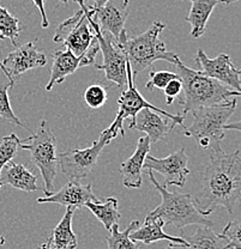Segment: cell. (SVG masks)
Returning <instances> with one entry per match:
<instances>
[{"label": "cell", "instance_id": "83f0119b", "mask_svg": "<svg viewBox=\"0 0 241 249\" xmlns=\"http://www.w3.org/2000/svg\"><path fill=\"white\" fill-rule=\"evenodd\" d=\"M20 142H22V140L18 138L15 133L2 137L0 139V175H1L2 169L10 162H12L14 157H16Z\"/></svg>", "mask_w": 241, "mask_h": 249}, {"label": "cell", "instance_id": "ffe728a7", "mask_svg": "<svg viewBox=\"0 0 241 249\" xmlns=\"http://www.w3.org/2000/svg\"><path fill=\"white\" fill-rule=\"evenodd\" d=\"M80 67V56L74 55L70 49H60L53 54V65L51 78L46 85V90L51 91L56 84H61L67 76L74 73Z\"/></svg>", "mask_w": 241, "mask_h": 249}, {"label": "cell", "instance_id": "8992f818", "mask_svg": "<svg viewBox=\"0 0 241 249\" xmlns=\"http://www.w3.org/2000/svg\"><path fill=\"white\" fill-rule=\"evenodd\" d=\"M19 147L30 152L33 163L38 168L45 182V196H51L53 193L54 178L56 176L58 152L56 139L47 121H41L37 132L22 140Z\"/></svg>", "mask_w": 241, "mask_h": 249}, {"label": "cell", "instance_id": "d6a6232c", "mask_svg": "<svg viewBox=\"0 0 241 249\" xmlns=\"http://www.w3.org/2000/svg\"><path fill=\"white\" fill-rule=\"evenodd\" d=\"M34 5L37 7V10L40 11L41 14V25H42L43 29H47L49 27V22H48V18H47V14H46V10H45V0H33Z\"/></svg>", "mask_w": 241, "mask_h": 249}, {"label": "cell", "instance_id": "cb8c5ba5", "mask_svg": "<svg viewBox=\"0 0 241 249\" xmlns=\"http://www.w3.org/2000/svg\"><path fill=\"white\" fill-rule=\"evenodd\" d=\"M85 207L92 211V213L100 220L106 228V230L111 231L114 225L119 224L120 220V212L118 210V199L108 198L98 202L89 201L85 204Z\"/></svg>", "mask_w": 241, "mask_h": 249}, {"label": "cell", "instance_id": "9c48e42d", "mask_svg": "<svg viewBox=\"0 0 241 249\" xmlns=\"http://www.w3.org/2000/svg\"><path fill=\"white\" fill-rule=\"evenodd\" d=\"M114 138L106 128L101 132L96 142L87 149H71L58 155V164L66 176L72 180H80L85 178L97 164L101 151Z\"/></svg>", "mask_w": 241, "mask_h": 249}, {"label": "cell", "instance_id": "603a6c76", "mask_svg": "<svg viewBox=\"0 0 241 249\" xmlns=\"http://www.w3.org/2000/svg\"><path fill=\"white\" fill-rule=\"evenodd\" d=\"M181 237L187 242V248L185 249H225L227 247V241L221 235L215 233L210 227L203 225H199L193 235L183 233Z\"/></svg>", "mask_w": 241, "mask_h": 249}, {"label": "cell", "instance_id": "d590c367", "mask_svg": "<svg viewBox=\"0 0 241 249\" xmlns=\"http://www.w3.org/2000/svg\"><path fill=\"white\" fill-rule=\"evenodd\" d=\"M0 40H2V37H1V36H0ZM0 70H1V71H2V73L5 74V77H6L7 79L10 80V82H12V80L10 79V78H9V73H7L6 69H5V67H4V65H2V61H1V60H0ZM12 83H14V82H12ZM14 84H15V83H14Z\"/></svg>", "mask_w": 241, "mask_h": 249}, {"label": "cell", "instance_id": "6da1fadb", "mask_svg": "<svg viewBox=\"0 0 241 249\" xmlns=\"http://www.w3.org/2000/svg\"><path fill=\"white\" fill-rule=\"evenodd\" d=\"M241 200L240 150L232 154L210 152L203 183L194 196V205L203 216H209L219 206L233 214L237 202Z\"/></svg>", "mask_w": 241, "mask_h": 249}, {"label": "cell", "instance_id": "f546056e", "mask_svg": "<svg viewBox=\"0 0 241 249\" xmlns=\"http://www.w3.org/2000/svg\"><path fill=\"white\" fill-rule=\"evenodd\" d=\"M84 101L88 107L92 109L101 108L107 101V91L106 88L101 84H92L85 89Z\"/></svg>", "mask_w": 241, "mask_h": 249}, {"label": "cell", "instance_id": "7a4b0ae2", "mask_svg": "<svg viewBox=\"0 0 241 249\" xmlns=\"http://www.w3.org/2000/svg\"><path fill=\"white\" fill-rule=\"evenodd\" d=\"M166 28L165 23L155 20L150 28L143 34L137 36H129L126 30L121 33L116 46L120 48L131 67L133 79L151 66L155 61L163 60L175 65L180 61L177 54L168 52L163 41L160 40V34Z\"/></svg>", "mask_w": 241, "mask_h": 249}, {"label": "cell", "instance_id": "5b68a950", "mask_svg": "<svg viewBox=\"0 0 241 249\" xmlns=\"http://www.w3.org/2000/svg\"><path fill=\"white\" fill-rule=\"evenodd\" d=\"M237 108V98L221 105L202 107L192 111L193 123L185 128L186 137L197 140L199 147L210 152L222 151L221 142L224 139V124Z\"/></svg>", "mask_w": 241, "mask_h": 249}, {"label": "cell", "instance_id": "2e32d148", "mask_svg": "<svg viewBox=\"0 0 241 249\" xmlns=\"http://www.w3.org/2000/svg\"><path fill=\"white\" fill-rule=\"evenodd\" d=\"M174 121L168 118H163L161 114L145 108L137 114L133 124H130V129H138V131L147 133V137L150 139V142H156L159 140L165 139L167 134L174 128Z\"/></svg>", "mask_w": 241, "mask_h": 249}, {"label": "cell", "instance_id": "1f68e13d", "mask_svg": "<svg viewBox=\"0 0 241 249\" xmlns=\"http://www.w3.org/2000/svg\"><path fill=\"white\" fill-rule=\"evenodd\" d=\"M181 90H183V83H181L180 78L178 77L175 78V79L170 80V82L168 83L167 87L163 89L166 96V103H167L168 106H172L175 98L179 96V93L181 92Z\"/></svg>", "mask_w": 241, "mask_h": 249}, {"label": "cell", "instance_id": "b9f144b4", "mask_svg": "<svg viewBox=\"0 0 241 249\" xmlns=\"http://www.w3.org/2000/svg\"><path fill=\"white\" fill-rule=\"evenodd\" d=\"M239 74L241 76V70H239Z\"/></svg>", "mask_w": 241, "mask_h": 249}, {"label": "cell", "instance_id": "836d02e7", "mask_svg": "<svg viewBox=\"0 0 241 249\" xmlns=\"http://www.w3.org/2000/svg\"><path fill=\"white\" fill-rule=\"evenodd\" d=\"M228 129V131H239L241 132V120L235 121V123H230L224 124V131Z\"/></svg>", "mask_w": 241, "mask_h": 249}, {"label": "cell", "instance_id": "d6986e66", "mask_svg": "<svg viewBox=\"0 0 241 249\" xmlns=\"http://www.w3.org/2000/svg\"><path fill=\"white\" fill-rule=\"evenodd\" d=\"M36 181L37 178L27 167L19 163L10 162L2 169L0 175V188L5 185H9L19 191L32 193L38 189Z\"/></svg>", "mask_w": 241, "mask_h": 249}, {"label": "cell", "instance_id": "4316f807", "mask_svg": "<svg viewBox=\"0 0 241 249\" xmlns=\"http://www.w3.org/2000/svg\"><path fill=\"white\" fill-rule=\"evenodd\" d=\"M12 85H14V83L10 82L9 79H2L1 76H0V118L15 124L16 126L22 127V128L27 129V131H30V129L28 128V127H25L24 124H22V121L15 115L14 110H12L11 108V103H10L9 98V89L12 88Z\"/></svg>", "mask_w": 241, "mask_h": 249}, {"label": "cell", "instance_id": "44dd1931", "mask_svg": "<svg viewBox=\"0 0 241 249\" xmlns=\"http://www.w3.org/2000/svg\"><path fill=\"white\" fill-rule=\"evenodd\" d=\"M219 2L221 0H191V10L186 17V22L191 24L190 35L193 38H199L204 35L210 16Z\"/></svg>", "mask_w": 241, "mask_h": 249}, {"label": "cell", "instance_id": "8d00e7d4", "mask_svg": "<svg viewBox=\"0 0 241 249\" xmlns=\"http://www.w3.org/2000/svg\"><path fill=\"white\" fill-rule=\"evenodd\" d=\"M38 249H56V248H54L53 246H52L51 243H49V241L47 240V242H45V243H43V245L41 246V247L38 248Z\"/></svg>", "mask_w": 241, "mask_h": 249}, {"label": "cell", "instance_id": "f35d334b", "mask_svg": "<svg viewBox=\"0 0 241 249\" xmlns=\"http://www.w3.org/2000/svg\"><path fill=\"white\" fill-rule=\"evenodd\" d=\"M4 243H5V238H4V236L0 235V247H1V246L4 245Z\"/></svg>", "mask_w": 241, "mask_h": 249}, {"label": "cell", "instance_id": "30bf717a", "mask_svg": "<svg viewBox=\"0 0 241 249\" xmlns=\"http://www.w3.org/2000/svg\"><path fill=\"white\" fill-rule=\"evenodd\" d=\"M79 7L76 14L65 19L56 28L53 36L54 42L64 43L66 48L78 58L97 42L84 9L80 5Z\"/></svg>", "mask_w": 241, "mask_h": 249}, {"label": "cell", "instance_id": "ac0fdd59", "mask_svg": "<svg viewBox=\"0 0 241 249\" xmlns=\"http://www.w3.org/2000/svg\"><path fill=\"white\" fill-rule=\"evenodd\" d=\"M163 225H165V223L159 219V218H156V219L144 220V224L142 227L131 231L130 238L133 242H142L144 245H150V243L165 240L168 241L169 243L178 245L179 247L187 248V242L181 236H173L165 232Z\"/></svg>", "mask_w": 241, "mask_h": 249}, {"label": "cell", "instance_id": "7c38bea8", "mask_svg": "<svg viewBox=\"0 0 241 249\" xmlns=\"http://www.w3.org/2000/svg\"><path fill=\"white\" fill-rule=\"evenodd\" d=\"M90 17L96 23L101 33L107 34L118 42L121 33L125 30V23L129 16V0H110L98 9L88 6Z\"/></svg>", "mask_w": 241, "mask_h": 249}, {"label": "cell", "instance_id": "7402d4cb", "mask_svg": "<svg viewBox=\"0 0 241 249\" xmlns=\"http://www.w3.org/2000/svg\"><path fill=\"white\" fill-rule=\"evenodd\" d=\"M74 214V207H66V212H65L63 218L52 231L48 241L56 249H77V246H78L77 236L72 230Z\"/></svg>", "mask_w": 241, "mask_h": 249}, {"label": "cell", "instance_id": "d4e9b609", "mask_svg": "<svg viewBox=\"0 0 241 249\" xmlns=\"http://www.w3.org/2000/svg\"><path fill=\"white\" fill-rule=\"evenodd\" d=\"M139 220H132L124 231H119V224L114 225L107 237L108 249H139L137 242L130 238V233L139 228Z\"/></svg>", "mask_w": 241, "mask_h": 249}, {"label": "cell", "instance_id": "484cf974", "mask_svg": "<svg viewBox=\"0 0 241 249\" xmlns=\"http://www.w3.org/2000/svg\"><path fill=\"white\" fill-rule=\"evenodd\" d=\"M20 31L22 28L19 25V19L0 5V36L2 40L9 38L12 45L18 47V37Z\"/></svg>", "mask_w": 241, "mask_h": 249}, {"label": "cell", "instance_id": "52a82bcc", "mask_svg": "<svg viewBox=\"0 0 241 249\" xmlns=\"http://www.w3.org/2000/svg\"><path fill=\"white\" fill-rule=\"evenodd\" d=\"M126 72H128V88H126V90H124V91L121 92V96L118 100L119 110L118 113H116V118L114 119L112 124L107 128L108 132L113 136V138H115V137L118 136V133H120L121 136H124V134H125V132H124V127H123L124 121H125L128 118H131L132 119L131 124H133L137 114L145 108L151 109V110L156 111V113L161 114V115L173 120L177 124L184 126L185 116H184L183 114L178 113L175 114V115H173V114L162 110V109L159 107H155L154 105L148 102L143 96L139 93L138 90H137V88L134 87V79L133 77H132L131 67H130L129 62L128 65H126Z\"/></svg>", "mask_w": 241, "mask_h": 249}, {"label": "cell", "instance_id": "60d3db41", "mask_svg": "<svg viewBox=\"0 0 241 249\" xmlns=\"http://www.w3.org/2000/svg\"><path fill=\"white\" fill-rule=\"evenodd\" d=\"M60 2H63V4H66V5H67V2H69V0H60Z\"/></svg>", "mask_w": 241, "mask_h": 249}, {"label": "cell", "instance_id": "74e56055", "mask_svg": "<svg viewBox=\"0 0 241 249\" xmlns=\"http://www.w3.org/2000/svg\"><path fill=\"white\" fill-rule=\"evenodd\" d=\"M237 1H240V0H221V2H223L225 5H230L233 4V2H237Z\"/></svg>", "mask_w": 241, "mask_h": 249}, {"label": "cell", "instance_id": "f1b7e54d", "mask_svg": "<svg viewBox=\"0 0 241 249\" xmlns=\"http://www.w3.org/2000/svg\"><path fill=\"white\" fill-rule=\"evenodd\" d=\"M221 236L227 241L225 249H241V219L230 220L222 230Z\"/></svg>", "mask_w": 241, "mask_h": 249}, {"label": "cell", "instance_id": "e0dca14e", "mask_svg": "<svg viewBox=\"0 0 241 249\" xmlns=\"http://www.w3.org/2000/svg\"><path fill=\"white\" fill-rule=\"evenodd\" d=\"M151 142L147 136L141 137L137 142L133 155L121 163L120 173L123 178V185L126 188H139L142 186V173L145 158L149 155Z\"/></svg>", "mask_w": 241, "mask_h": 249}, {"label": "cell", "instance_id": "277c9868", "mask_svg": "<svg viewBox=\"0 0 241 249\" xmlns=\"http://www.w3.org/2000/svg\"><path fill=\"white\" fill-rule=\"evenodd\" d=\"M148 175H149L150 182L154 185L162 196V202L148 214L145 220L159 218L165 224H172L177 229H183L186 225L192 224L210 228L214 227V222L198 211L191 194L168 192L165 186L157 182L151 170H148Z\"/></svg>", "mask_w": 241, "mask_h": 249}, {"label": "cell", "instance_id": "5bb4252c", "mask_svg": "<svg viewBox=\"0 0 241 249\" xmlns=\"http://www.w3.org/2000/svg\"><path fill=\"white\" fill-rule=\"evenodd\" d=\"M47 64V56L36 48L34 42H28L23 46L16 47L14 52L9 54L2 61L6 69L9 78L15 83L24 72L29 70L42 67Z\"/></svg>", "mask_w": 241, "mask_h": 249}, {"label": "cell", "instance_id": "8fae6325", "mask_svg": "<svg viewBox=\"0 0 241 249\" xmlns=\"http://www.w3.org/2000/svg\"><path fill=\"white\" fill-rule=\"evenodd\" d=\"M188 157L184 147L173 152L165 158H156L148 155L145 158L144 167L148 170L157 171L165 178V187L177 186L184 187L186 185L190 170L187 168Z\"/></svg>", "mask_w": 241, "mask_h": 249}, {"label": "cell", "instance_id": "ab89813d", "mask_svg": "<svg viewBox=\"0 0 241 249\" xmlns=\"http://www.w3.org/2000/svg\"><path fill=\"white\" fill-rule=\"evenodd\" d=\"M165 249H174V243H169Z\"/></svg>", "mask_w": 241, "mask_h": 249}, {"label": "cell", "instance_id": "e575fe53", "mask_svg": "<svg viewBox=\"0 0 241 249\" xmlns=\"http://www.w3.org/2000/svg\"><path fill=\"white\" fill-rule=\"evenodd\" d=\"M83 1L87 2V1H90V0H83ZM93 1H94V5H93V7H94V9H98V7H102L103 5L107 4L110 0H93Z\"/></svg>", "mask_w": 241, "mask_h": 249}, {"label": "cell", "instance_id": "4fadbf2b", "mask_svg": "<svg viewBox=\"0 0 241 249\" xmlns=\"http://www.w3.org/2000/svg\"><path fill=\"white\" fill-rule=\"evenodd\" d=\"M194 60L202 69V73L241 93L239 70L233 65L229 55L221 53L216 58H209L203 49H198Z\"/></svg>", "mask_w": 241, "mask_h": 249}, {"label": "cell", "instance_id": "9a60e30c", "mask_svg": "<svg viewBox=\"0 0 241 249\" xmlns=\"http://www.w3.org/2000/svg\"><path fill=\"white\" fill-rule=\"evenodd\" d=\"M37 204H58L63 206H71L74 209L76 207H84L85 204L89 201L98 202L100 199L97 198L93 191L92 183L82 185L79 180H71L64 185L56 193H52L51 196L38 198Z\"/></svg>", "mask_w": 241, "mask_h": 249}, {"label": "cell", "instance_id": "ba28073f", "mask_svg": "<svg viewBox=\"0 0 241 249\" xmlns=\"http://www.w3.org/2000/svg\"><path fill=\"white\" fill-rule=\"evenodd\" d=\"M74 1L78 2V5H80L84 9L85 15L88 16L90 25H92L93 30H94L95 36H96L98 48H100L101 53H102L103 64H94V66L97 70L105 71L106 78L124 91V88L128 85V72H126L128 60H126L125 55H124L123 52L116 46V43L114 42L113 38L110 35L101 33L96 23L90 17L89 10H88V6L85 5V2L83 0H74Z\"/></svg>", "mask_w": 241, "mask_h": 249}, {"label": "cell", "instance_id": "3957f363", "mask_svg": "<svg viewBox=\"0 0 241 249\" xmlns=\"http://www.w3.org/2000/svg\"><path fill=\"white\" fill-rule=\"evenodd\" d=\"M175 67L183 83L184 98L180 100V106H183L181 114L184 116L202 107L221 105L229 102L230 98L241 97L240 92L205 76L201 71H194L184 65L181 60Z\"/></svg>", "mask_w": 241, "mask_h": 249}, {"label": "cell", "instance_id": "4dcf8cb0", "mask_svg": "<svg viewBox=\"0 0 241 249\" xmlns=\"http://www.w3.org/2000/svg\"><path fill=\"white\" fill-rule=\"evenodd\" d=\"M149 80L145 84V88L148 90H152V89H165L166 87L168 85V83L170 80L175 79L179 76L174 72L170 71H151L149 74Z\"/></svg>", "mask_w": 241, "mask_h": 249}]
</instances>
